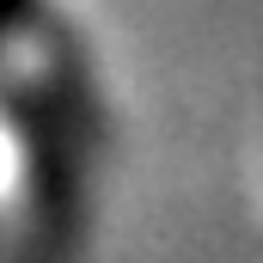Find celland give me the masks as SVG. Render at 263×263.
I'll use <instances>...</instances> for the list:
<instances>
[{
  "mask_svg": "<svg viewBox=\"0 0 263 263\" xmlns=\"http://www.w3.org/2000/svg\"><path fill=\"white\" fill-rule=\"evenodd\" d=\"M37 12V0H0V25H25Z\"/></svg>",
  "mask_w": 263,
  "mask_h": 263,
  "instance_id": "1",
  "label": "cell"
}]
</instances>
